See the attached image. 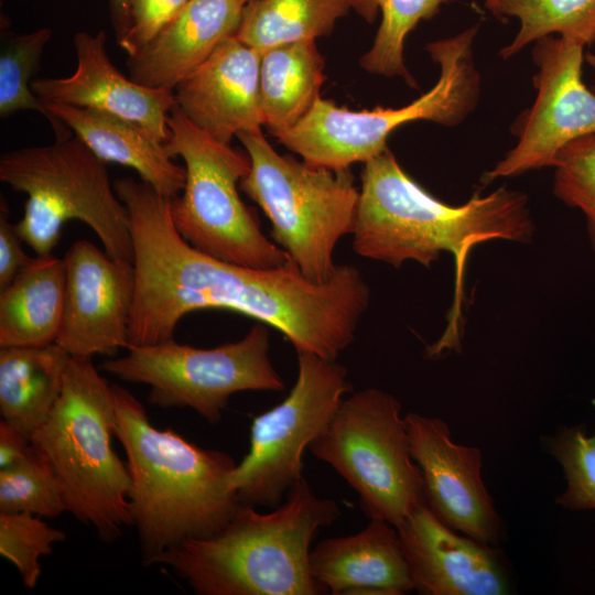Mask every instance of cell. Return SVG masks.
I'll return each mask as SVG.
<instances>
[{
  "mask_svg": "<svg viewBox=\"0 0 595 595\" xmlns=\"http://www.w3.org/2000/svg\"><path fill=\"white\" fill-rule=\"evenodd\" d=\"M133 242L136 290L129 323V346L173 338L188 313L224 309L270 325L296 354L336 360L355 339L370 301L360 271L337 264L329 280H309L291 260L259 269L226 262L191 246L176 230L170 198L149 183L117 180Z\"/></svg>",
  "mask_w": 595,
  "mask_h": 595,
  "instance_id": "cell-1",
  "label": "cell"
},
{
  "mask_svg": "<svg viewBox=\"0 0 595 595\" xmlns=\"http://www.w3.org/2000/svg\"><path fill=\"white\" fill-rule=\"evenodd\" d=\"M534 232L524 193L502 186L452 206L419 185L389 149L364 163L351 234L354 251L394 268L410 260L430 268L442 252L454 257V306L444 335L433 345L439 353L454 347L458 339L456 323L470 250L495 239L529 244Z\"/></svg>",
  "mask_w": 595,
  "mask_h": 595,
  "instance_id": "cell-2",
  "label": "cell"
},
{
  "mask_svg": "<svg viewBox=\"0 0 595 595\" xmlns=\"http://www.w3.org/2000/svg\"><path fill=\"white\" fill-rule=\"evenodd\" d=\"M115 436L127 456L129 494L145 565L167 550L219 532L241 507L231 487L237 465L224 451L203 448L173 429L160 430L142 403L111 385Z\"/></svg>",
  "mask_w": 595,
  "mask_h": 595,
  "instance_id": "cell-3",
  "label": "cell"
},
{
  "mask_svg": "<svg viewBox=\"0 0 595 595\" xmlns=\"http://www.w3.org/2000/svg\"><path fill=\"white\" fill-rule=\"evenodd\" d=\"M340 515L303 477L269 512L241 505L216 534L185 541L153 564L170 569L198 595H320L327 589L311 571L312 542Z\"/></svg>",
  "mask_w": 595,
  "mask_h": 595,
  "instance_id": "cell-4",
  "label": "cell"
},
{
  "mask_svg": "<svg viewBox=\"0 0 595 595\" xmlns=\"http://www.w3.org/2000/svg\"><path fill=\"white\" fill-rule=\"evenodd\" d=\"M113 425L111 385L90 357L71 356L61 396L31 437L54 470L67 511L106 542L132 524L131 477L112 447Z\"/></svg>",
  "mask_w": 595,
  "mask_h": 595,
  "instance_id": "cell-5",
  "label": "cell"
},
{
  "mask_svg": "<svg viewBox=\"0 0 595 595\" xmlns=\"http://www.w3.org/2000/svg\"><path fill=\"white\" fill-rule=\"evenodd\" d=\"M106 163L77 136L1 155L0 180L28 195L17 228L36 256H51L64 224L80 220L109 256L133 261L128 212Z\"/></svg>",
  "mask_w": 595,
  "mask_h": 595,
  "instance_id": "cell-6",
  "label": "cell"
},
{
  "mask_svg": "<svg viewBox=\"0 0 595 595\" xmlns=\"http://www.w3.org/2000/svg\"><path fill=\"white\" fill-rule=\"evenodd\" d=\"M250 160L239 188L271 223V237L301 272L325 282L338 241L355 227L359 191L349 169L334 171L279 154L261 129L237 134Z\"/></svg>",
  "mask_w": 595,
  "mask_h": 595,
  "instance_id": "cell-7",
  "label": "cell"
},
{
  "mask_svg": "<svg viewBox=\"0 0 595 595\" xmlns=\"http://www.w3.org/2000/svg\"><path fill=\"white\" fill-rule=\"evenodd\" d=\"M478 26L428 44L440 76L432 89L400 108L354 111L320 98L310 112L278 140L304 162L334 171L367 162L387 148L390 134L401 126L428 120L457 126L475 109L479 74L473 61V42Z\"/></svg>",
  "mask_w": 595,
  "mask_h": 595,
  "instance_id": "cell-8",
  "label": "cell"
},
{
  "mask_svg": "<svg viewBox=\"0 0 595 595\" xmlns=\"http://www.w3.org/2000/svg\"><path fill=\"white\" fill-rule=\"evenodd\" d=\"M164 143L185 164L183 191L170 199L178 234L194 248L219 260L259 269L279 268L289 255L261 230L255 212L241 201L240 181L250 170L248 155L214 139L173 107Z\"/></svg>",
  "mask_w": 595,
  "mask_h": 595,
  "instance_id": "cell-9",
  "label": "cell"
},
{
  "mask_svg": "<svg viewBox=\"0 0 595 595\" xmlns=\"http://www.w3.org/2000/svg\"><path fill=\"white\" fill-rule=\"evenodd\" d=\"M309 450L357 493L369 519L398 527L425 504L401 404L381 389L366 388L343 399Z\"/></svg>",
  "mask_w": 595,
  "mask_h": 595,
  "instance_id": "cell-10",
  "label": "cell"
},
{
  "mask_svg": "<svg viewBox=\"0 0 595 595\" xmlns=\"http://www.w3.org/2000/svg\"><path fill=\"white\" fill-rule=\"evenodd\" d=\"M127 349V355L105 360L102 370L149 386L153 405L191 408L210 424L220 421L234 393L284 388L269 356L270 334L263 323L252 326L241 339L214 348L171 338Z\"/></svg>",
  "mask_w": 595,
  "mask_h": 595,
  "instance_id": "cell-11",
  "label": "cell"
},
{
  "mask_svg": "<svg viewBox=\"0 0 595 595\" xmlns=\"http://www.w3.org/2000/svg\"><path fill=\"white\" fill-rule=\"evenodd\" d=\"M336 360L298 354V377L286 398L255 416L249 451L231 474L240 502L275 508L302 478L303 454L327 428L350 389Z\"/></svg>",
  "mask_w": 595,
  "mask_h": 595,
  "instance_id": "cell-12",
  "label": "cell"
},
{
  "mask_svg": "<svg viewBox=\"0 0 595 595\" xmlns=\"http://www.w3.org/2000/svg\"><path fill=\"white\" fill-rule=\"evenodd\" d=\"M583 50L581 43L561 36L536 42V100L515 125L517 144L483 175L484 183L553 166L564 145L595 134V91L583 82Z\"/></svg>",
  "mask_w": 595,
  "mask_h": 595,
  "instance_id": "cell-13",
  "label": "cell"
},
{
  "mask_svg": "<svg viewBox=\"0 0 595 595\" xmlns=\"http://www.w3.org/2000/svg\"><path fill=\"white\" fill-rule=\"evenodd\" d=\"M64 262V312L55 342L77 357L110 356L128 348L136 290L133 263L84 239L71 245Z\"/></svg>",
  "mask_w": 595,
  "mask_h": 595,
  "instance_id": "cell-14",
  "label": "cell"
},
{
  "mask_svg": "<svg viewBox=\"0 0 595 595\" xmlns=\"http://www.w3.org/2000/svg\"><path fill=\"white\" fill-rule=\"evenodd\" d=\"M410 452L423 478L425 504L447 527L479 542L496 543L501 521L482 478V452L455 443L442 419L405 416Z\"/></svg>",
  "mask_w": 595,
  "mask_h": 595,
  "instance_id": "cell-15",
  "label": "cell"
},
{
  "mask_svg": "<svg viewBox=\"0 0 595 595\" xmlns=\"http://www.w3.org/2000/svg\"><path fill=\"white\" fill-rule=\"evenodd\" d=\"M414 589L426 595H504L509 591L499 554L443 523L419 506L398 527Z\"/></svg>",
  "mask_w": 595,
  "mask_h": 595,
  "instance_id": "cell-16",
  "label": "cell"
},
{
  "mask_svg": "<svg viewBox=\"0 0 595 595\" xmlns=\"http://www.w3.org/2000/svg\"><path fill=\"white\" fill-rule=\"evenodd\" d=\"M106 33L78 32L74 36L77 67L68 77L40 78L32 91L43 102L93 108L141 126L161 142L170 139L167 117L176 106L174 89L152 88L126 77L105 48Z\"/></svg>",
  "mask_w": 595,
  "mask_h": 595,
  "instance_id": "cell-17",
  "label": "cell"
},
{
  "mask_svg": "<svg viewBox=\"0 0 595 595\" xmlns=\"http://www.w3.org/2000/svg\"><path fill=\"white\" fill-rule=\"evenodd\" d=\"M260 61V52L229 36L175 86L177 107L223 143L229 144L240 132L261 129Z\"/></svg>",
  "mask_w": 595,
  "mask_h": 595,
  "instance_id": "cell-18",
  "label": "cell"
},
{
  "mask_svg": "<svg viewBox=\"0 0 595 595\" xmlns=\"http://www.w3.org/2000/svg\"><path fill=\"white\" fill-rule=\"evenodd\" d=\"M250 1L190 0L158 36L129 56L130 78L142 86L174 89L236 34Z\"/></svg>",
  "mask_w": 595,
  "mask_h": 595,
  "instance_id": "cell-19",
  "label": "cell"
},
{
  "mask_svg": "<svg viewBox=\"0 0 595 595\" xmlns=\"http://www.w3.org/2000/svg\"><path fill=\"white\" fill-rule=\"evenodd\" d=\"M310 565L314 578L335 595H402L414 589L398 530L380 519H370L355 534L320 541Z\"/></svg>",
  "mask_w": 595,
  "mask_h": 595,
  "instance_id": "cell-20",
  "label": "cell"
},
{
  "mask_svg": "<svg viewBox=\"0 0 595 595\" xmlns=\"http://www.w3.org/2000/svg\"><path fill=\"white\" fill-rule=\"evenodd\" d=\"M44 104L105 162L136 170L143 182L170 199L183 191L185 167L175 164L164 142L141 126L93 108L63 102Z\"/></svg>",
  "mask_w": 595,
  "mask_h": 595,
  "instance_id": "cell-21",
  "label": "cell"
},
{
  "mask_svg": "<svg viewBox=\"0 0 595 595\" xmlns=\"http://www.w3.org/2000/svg\"><path fill=\"white\" fill-rule=\"evenodd\" d=\"M64 259L36 256L0 289V348L56 340L64 312Z\"/></svg>",
  "mask_w": 595,
  "mask_h": 595,
  "instance_id": "cell-22",
  "label": "cell"
},
{
  "mask_svg": "<svg viewBox=\"0 0 595 595\" xmlns=\"http://www.w3.org/2000/svg\"><path fill=\"white\" fill-rule=\"evenodd\" d=\"M71 355L56 342L0 348V413L32 437L58 400Z\"/></svg>",
  "mask_w": 595,
  "mask_h": 595,
  "instance_id": "cell-23",
  "label": "cell"
},
{
  "mask_svg": "<svg viewBox=\"0 0 595 595\" xmlns=\"http://www.w3.org/2000/svg\"><path fill=\"white\" fill-rule=\"evenodd\" d=\"M324 58L315 40L298 41L261 53L259 98L263 126L274 136L296 126L321 98Z\"/></svg>",
  "mask_w": 595,
  "mask_h": 595,
  "instance_id": "cell-24",
  "label": "cell"
},
{
  "mask_svg": "<svg viewBox=\"0 0 595 595\" xmlns=\"http://www.w3.org/2000/svg\"><path fill=\"white\" fill-rule=\"evenodd\" d=\"M350 9L368 22H374L377 15L370 0H251L235 35L262 53L278 45L326 35Z\"/></svg>",
  "mask_w": 595,
  "mask_h": 595,
  "instance_id": "cell-25",
  "label": "cell"
},
{
  "mask_svg": "<svg viewBox=\"0 0 595 595\" xmlns=\"http://www.w3.org/2000/svg\"><path fill=\"white\" fill-rule=\"evenodd\" d=\"M485 7L499 19L520 21L512 42L499 52L504 60L554 33L584 46L595 43V0H485Z\"/></svg>",
  "mask_w": 595,
  "mask_h": 595,
  "instance_id": "cell-26",
  "label": "cell"
},
{
  "mask_svg": "<svg viewBox=\"0 0 595 595\" xmlns=\"http://www.w3.org/2000/svg\"><path fill=\"white\" fill-rule=\"evenodd\" d=\"M52 30L42 28L11 39L0 55V116L7 118L21 110L43 115L52 126L56 140L72 136L64 122L55 118L32 91L31 77L37 68Z\"/></svg>",
  "mask_w": 595,
  "mask_h": 595,
  "instance_id": "cell-27",
  "label": "cell"
},
{
  "mask_svg": "<svg viewBox=\"0 0 595 595\" xmlns=\"http://www.w3.org/2000/svg\"><path fill=\"white\" fill-rule=\"evenodd\" d=\"M451 1L370 0L374 10L381 11L382 18L372 46L360 58L363 68L387 77L401 76L415 87V82L404 64L405 37L421 20L433 18L442 4Z\"/></svg>",
  "mask_w": 595,
  "mask_h": 595,
  "instance_id": "cell-28",
  "label": "cell"
},
{
  "mask_svg": "<svg viewBox=\"0 0 595 595\" xmlns=\"http://www.w3.org/2000/svg\"><path fill=\"white\" fill-rule=\"evenodd\" d=\"M65 511L54 470L33 443L21 461L0 469V512H29L51 518Z\"/></svg>",
  "mask_w": 595,
  "mask_h": 595,
  "instance_id": "cell-29",
  "label": "cell"
},
{
  "mask_svg": "<svg viewBox=\"0 0 595 595\" xmlns=\"http://www.w3.org/2000/svg\"><path fill=\"white\" fill-rule=\"evenodd\" d=\"M66 539L63 531L29 512H0V553L18 570L22 583L33 588L41 575L40 559Z\"/></svg>",
  "mask_w": 595,
  "mask_h": 595,
  "instance_id": "cell-30",
  "label": "cell"
},
{
  "mask_svg": "<svg viewBox=\"0 0 595 595\" xmlns=\"http://www.w3.org/2000/svg\"><path fill=\"white\" fill-rule=\"evenodd\" d=\"M553 193L565 205L580 209L595 252V134L564 145L554 160Z\"/></svg>",
  "mask_w": 595,
  "mask_h": 595,
  "instance_id": "cell-31",
  "label": "cell"
},
{
  "mask_svg": "<svg viewBox=\"0 0 595 595\" xmlns=\"http://www.w3.org/2000/svg\"><path fill=\"white\" fill-rule=\"evenodd\" d=\"M548 448L567 479V489L556 502L574 510L595 509V434L587 436L581 425L563 429Z\"/></svg>",
  "mask_w": 595,
  "mask_h": 595,
  "instance_id": "cell-32",
  "label": "cell"
},
{
  "mask_svg": "<svg viewBox=\"0 0 595 595\" xmlns=\"http://www.w3.org/2000/svg\"><path fill=\"white\" fill-rule=\"evenodd\" d=\"M190 0H131L130 25L119 45L134 55L147 46L182 11Z\"/></svg>",
  "mask_w": 595,
  "mask_h": 595,
  "instance_id": "cell-33",
  "label": "cell"
},
{
  "mask_svg": "<svg viewBox=\"0 0 595 595\" xmlns=\"http://www.w3.org/2000/svg\"><path fill=\"white\" fill-rule=\"evenodd\" d=\"M17 224L9 221L7 203L1 198L0 210V289L7 286L32 261L22 248Z\"/></svg>",
  "mask_w": 595,
  "mask_h": 595,
  "instance_id": "cell-34",
  "label": "cell"
},
{
  "mask_svg": "<svg viewBox=\"0 0 595 595\" xmlns=\"http://www.w3.org/2000/svg\"><path fill=\"white\" fill-rule=\"evenodd\" d=\"M31 436L1 420L0 422V469L21 461L30 451Z\"/></svg>",
  "mask_w": 595,
  "mask_h": 595,
  "instance_id": "cell-35",
  "label": "cell"
},
{
  "mask_svg": "<svg viewBox=\"0 0 595 595\" xmlns=\"http://www.w3.org/2000/svg\"><path fill=\"white\" fill-rule=\"evenodd\" d=\"M113 25L118 39L125 35L130 25L131 0H110Z\"/></svg>",
  "mask_w": 595,
  "mask_h": 595,
  "instance_id": "cell-36",
  "label": "cell"
},
{
  "mask_svg": "<svg viewBox=\"0 0 595 595\" xmlns=\"http://www.w3.org/2000/svg\"><path fill=\"white\" fill-rule=\"evenodd\" d=\"M592 89H593V90L595 91V85L593 86V88H592Z\"/></svg>",
  "mask_w": 595,
  "mask_h": 595,
  "instance_id": "cell-37",
  "label": "cell"
}]
</instances>
